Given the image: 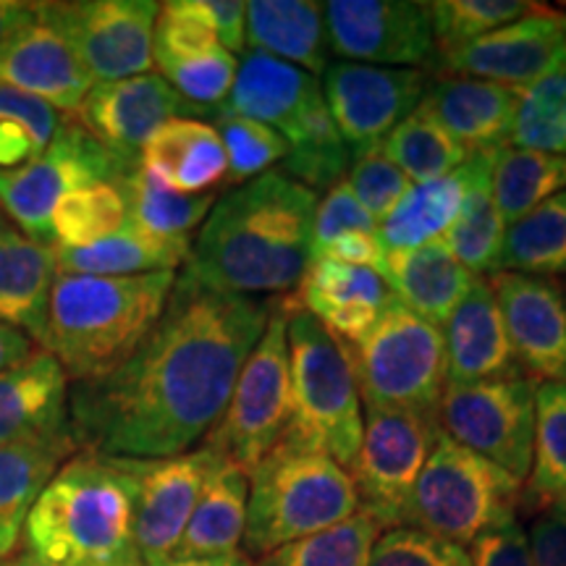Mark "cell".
<instances>
[{
    "label": "cell",
    "mask_w": 566,
    "mask_h": 566,
    "mask_svg": "<svg viewBox=\"0 0 566 566\" xmlns=\"http://www.w3.org/2000/svg\"><path fill=\"white\" fill-rule=\"evenodd\" d=\"M273 302L221 294L176 275L166 313L116 370L69 384L76 449L118 459L187 454L223 420Z\"/></svg>",
    "instance_id": "1"
},
{
    "label": "cell",
    "mask_w": 566,
    "mask_h": 566,
    "mask_svg": "<svg viewBox=\"0 0 566 566\" xmlns=\"http://www.w3.org/2000/svg\"><path fill=\"white\" fill-rule=\"evenodd\" d=\"M317 195L283 171L239 184L192 239L184 275L221 294H292L313 263Z\"/></svg>",
    "instance_id": "2"
},
{
    "label": "cell",
    "mask_w": 566,
    "mask_h": 566,
    "mask_svg": "<svg viewBox=\"0 0 566 566\" xmlns=\"http://www.w3.org/2000/svg\"><path fill=\"white\" fill-rule=\"evenodd\" d=\"M134 512V459L80 451L40 493L24 541L48 566H142Z\"/></svg>",
    "instance_id": "3"
},
{
    "label": "cell",
    "mask_w": 566,
    "mask_h": 566,
    "mask_svg": "<svg viewBox=\"0 0 566 566\" xmlns=\"http://www.w3.org/2000/svg\"><path fill=\"white\" fill-rule=\"evenodd\" d=\"M174 283V271L124 279L59 273L48 304L42 352L61 365L69 384L103 378L150 336L166 313Z\"/></svg>",
    "instance_id": "4"
},
{
    "label": "cell",
    "mask_w": 566,
    "mask_h": 566,
    "mask_svg": "<svg viewBox=\"0 0 566 566\" xmlns=\"http://www.w3.org/2000/svg\"><path fill=\"white\" fill-rule=\"evenodd\" d=\"M218 111L271 126L289 145L283 174L317 195L328 192L349 174L352 153L338 134L317 76L273 59L247 51L237 80Z\"/></svg>",
    "instance_id": "5"
},
{
    "label": "cell",
    "mask_w": 566,
    "mask_h": 566,
    "mask_svg": "<svg viewBox=\"0 0 566 566\" xmlns=\"http://www.w3.org/2000/svg\"><path fill=\"white\" fill-rule=\"evenodd\" d=\"M244 554L265 558L359 512L357 485L321 451L275 446L250 472Z\"/></svg>",
    "instance_id": "6"
},
{
    "label": "cell",
    "mask_w": 566,
    "mask_h": 566,
    "mask_svg": "<svg viewBox=\"0 0 566 566\" xmlns=\"http://www.w3.org/2000/svg\"><path fill=\"white\" fill-rule=\"evenodd\" d=\"M292 420L281 446L321 451L352 470L365 433V409L346 346L294 304L289 315Z\"/></svg>",
    "instance_id": "7"
},
{
    "label": "cell",
    "mask_w": 566,
    "mask_h": 566,
    "mask_svg": "<svg viewBox=\"0 0 566 566\" xmlns=\"http://www.w3.org/2000/svg\"><path fill=\"white\" fill-rule=\"evenodd\" d=\"M522 488V480L443 433L409 499L405 527L472 546L480 535L516 520Z\"/></svg>",
    "instance_id": "8"
},
{
    "label": "cell",
    "mask_w": 566,
    "mask_h": 566,
    "mask_svg": "<svg viewBox=\"0 0 566 566\" xmlns=\"http://www.w3.org/2000/svg\"><path fill=\"white\" fill-rule=\"evenodd\" d=\"M346 352L365 409L438 412L449 384L446 344L438 325L422 321L391 296L370 334L346 346Z\"/></svg>",
    "instance_id": "9"
},
{
    "label": "cell",
    "mask_w": 566,
    "mask_h": 566,
    "mask_svg": "<svg viewBox=\"0 0 566 566\" xmlns=\"http://www.w3.org/2000/svg\"><path fill=\"white\" fill-rule=\"evenodd\" d=\"M292 310V296L273 302L263 336L239 373L223 420L208 436L218 451H223L247 472L281 443L292 420V370H289L286 336Z\"/></svg>",
    "instance_id": "10"
},
{
    "label": "cell",
    "mask_w": 566,
    "mask_h": 566,
    "mask_svg": "<svg viewBox=\"0 0 566 566\" xmlns=\"http://www.w3.org/2000/svg\"><path fill=\"white\" fill-rule=\"evenodd\" d=\"M443 436L438 412L365 409V433L349 475L359 506L384 530L405 527L420 472Z\"/></svg>",
    "instance_id": "11"
},
{
    "label": "cell",
    "mask_w": 566,
    "mask_h": 566,
    "mask_svg": "<svg viewBox=\"0 0 566 566\" xmlns=\"http://www.w3.org/2000/svg\"><path fill=\"white\" fill-rule=\"evenodd\" d=\"M535 388L527 375L446 386L438 420L451 441L525 483L533 467Z\"/></svg>",
    "instance_id": "12"
},
{
    "label": "cell",
    "mask_w": 566,
    "mask_h": 566,
    "mask_svg": "<svg viewBox=\"0 0 566 566\" xmlns=\"http://www.w3.org/2000/svg\"><path fill=\"white\" fill-rule=\"evenodd\" d=\"M132 168L97 142L76 118L63 116L48 150L30 168L0 181V210L19 231L53 244L51 212L61 197L92 181H118Z\"/></svg>",
    "instance_id": "13"
},
{
    "label": "cell",
    "mask_w": 566,
    "mask_h": 566,
    "mask_svg": "<svg viewBox=\"0 0 566 566\" xmlns=\"http://www.w3.org/2000/svg\"><path fill=\"white\" fill-rule=\"evenodd\" d=\"M158 11L153 0L38 3L40 19L69 42L95 84L150 74Z\"/></svg>",
    "instance_id": "14"
},
{
    "label": "cell",
    "mask_w": 566,
    "mask_h": 566,
    "mask_svg": "<svg viewBox=\"0 0 566 566\" xmlns=\"http://www.w3.org/2000/svg\"><path fill=\"white\" fill-rule=\"evenodd\" d=\"M331 53L352 63L422 69L438 74L430 6L415 0H331L323 3Z\"/></svg>",
    "instance_id": "15"
},
{
    "label": "cell",
    "mask_w": 566,
    "mask_h": 566,
    "mask_svg": "<svg viewBox=\"0 0 566 566\" xmlns=\"http://www.w3.org/2000/svg\"><path fill=\"white\" fill-rule=\"evenodd\" d=\"M430 80L422 69L331 61L323 74V97L352 158L380 150L394 126L422 103Z\"/></svg>",
    "instance_id": "16"
},
{
    "label": "cell",
    "mask_w": 566,
    "mask_h": 566,
    "mask_svg": "<svg viewBox=\"0 0 566 566\" xmlns=\"http://www.w3.org/2000/svg\"><path fill=\"white\" fill-rule=\"evenodd\" d=\"M566 69V13L541 6L438 59V74L472 76L522 90Z\"/></svg>",
    "instance_id": "17"
},
{
    "label": "cell",
    "mask_w": 566,
    "mask_h": 566,
    "mask_svg": "<svg viewBox=\"0 0 566 566\" xmlns=\"http://www.w3.org/2000/svg\"><path fill=\"white\" fill-rule=\"evenodd\" d=\"M223 457V451L205 441L179 457L134 459V472H137L134 537H137L142 566L174 556L202 488Z\"/></svg>",
    "instance_id": "18"
},
{
    "label": "cell",
    "mask_w": 566,
    "mask_h": 566,
    "mask_svg": "<svg viewBox=\"0 0 566 566\" xmlns=\"http://www.w3.org/2000/svg\"><path fill=\"white\" fill-rule=\"evenodd\" d=\"M202 108L187 103L160 74H139L129 80L97 82L84 97L76 118L105 150L126 166H139L147 139L171 118H197Z\"/></svg>",
    "instance_id": "19"
},
{
    "label": "cell",
    "mask_w": 566,
    "mask_h": 566,
    "mask_svg": "<svg viewBox=\"0 0 566 566\" xmlns=\"http://www.w3.org/2000/svg\"><path fill=\"white\" fill-rule=\"evenodd\" d=\"M491 286L522 375L566 384V292L556 281L501 271Z\"/></svg>",
    "instance_id": "20"
},
{
    "label": "cell",
    "mask_w": 566,
    "mask_h": 566,
    "mask_svg": "<svg viewBox=\"0 0 566 566\" xmlns=\"http://www.w3.org/2000/svg\"><path fill=\"white\" fill-rule=\"evenodd\" d=\"M0 87H9L53 105L63 116H76L95 87L71 45L40 19L0 48Z\"/></svg>",
    "instance_id": "21"
},
{
    "label": "cell",
    "mask_w": 566,
    "mask_h": 566,
    "mask_svg": "<svg viewBox=\"0 0 566 566\" xmlns=\"http://www.w3.org/2000/svg\"><path fill=\"white\" fill-rule=\"evenodd\" d=\"M294 294L304 313L346 346L370 334L394 296L384 275L328 258L310 263Z\"/></svg>",
    "instance_id": "22"
},
{
    "label": "cell",
    "mask_w": 566,
    "mask_h": 566,
    "mask_svg": "<svg viewBox=\"0 0 566 566\" xmlns=\"http://www.w3.org/2000/svg\"><path fill=\"white\" fill-rule=\"evenodd\" d=\"M446 367L449 384L467 386L522 375L509 344L499 300L488 279H478L446 321Z\"/></svg>",
    "instance_id": "23"
},
{
    "label": "cell",
    "mask_w": 566,
    "mask_h": 566,
    "mask_svg": "<svg viewBox=\"0 0 566 566\" xmlns=\"http://www.w3.org/2000/svg\"><path fill=\"white\" fill-rule=\"evenodd\" d=\"M520 90L472 76H433L424 92V108L467 153H495L509 147Z\"/></svg>",
    "instance_id": "24"
},
{
    "label": "cell",
    "mask_w": 566,
    "mask_h": 566,
    "mask_svg": "<svg viewBox=\"0 0 566 566\" xmlns=\"http://www.w3.org/2000/svg\"><path fill=\"white\" fill-rule=\"evenodd\" d=\"M76 451L71 430L0 446V562L17 554L40 493Z\"/></svg>",
    "instance_id": "25"
},
{
    "label": "cell",
    "mask_w": 566,
    "mask_h": 566,
    "mask_svg": "<svg viewBox=\"0 0 566 566\" xmlns=\"http://www.w3.org/2000/svg\"><path fill=\"white\" fill-rule=\"evenodd\" d=\"M69 430V378L48 352L0 375V446Z\"/></svg>",
    "instance_id": "26"
},
{
    "label": "cell",
    "mask_w": 566,
    "mask_h": 566,
    "mask_svg": "<svg viewBox=\"0 0 566 566\" xmlns=\"http://www.w3.org/2000/svg\"><path fill=\"white\" fill-rule=\"evenodd\" d=\"M139 168L179 195H210L226 181L229 160L210 122L171 118L142 147Z\"/></svg>",
    "instance_id": "27"
},
{
    "label": "cell",
    "mask_w": 566,
    "mask_h": 566,
    "mask_svg": "<svg viewBox=\"0 0 566 566\" xmlns=\"http://www.w3.org/2000/svg\"><path fill=\"white\" fill-rule=\"evenodd\" d=\"M55 244L38 242L17 226L0 231V323L42 344L53 281Z\"/></svg>",
    "instance_id": "28"
},
{
    "label": "cell",
    "mask_w": 566,
    "mask_h": 566,
    "mask_svg": "<svg viewBox=\"0 0 566 566\" xmlns=\"http://www.w3.org/2000/svg\"><path fill=\"white\" fill-rule=\"evenodd\" d=\"M247 45L313 76L331 66L323 3L315 0H252L247 3Z\"/></svg>",
    "instance_id": "29"
},
{
    "label": "cell",
    "mask_w": 566,
    "mask_h": 566,
    "mask_svg": "<svg viewBox=\"0 0 566 566\" xmlns=\"http://www.w3.org/2000/svg\"><path fill=\"white\" fill-rule=\"evenodd\" d=\"M384 281L394 300L433 325H446L462 296L470 292L478 275H472L446 250L443 239L409 252L386 254Z\"/></svg>",
    "instance_id": "30"
},
{
    "label": "cell",
    "mask_w": 566,
    "mask_h": 566,
    "mask_svg": "<svg viewBox=\"0 0 566 566\" xmlns=\"http://www.w3.org/2000/svg\"><path fill=\"white\" fill-rule=\"evenodd\" d=\"M250 475L229 457L218 462L205 483L174 558L223 556L239 551L247 530Z\"/></svg>",
    "instance_id": "31"
},
{
    "label": "cell",
    "mask_w": 566,
    "mask_h": 566,
    "mask_svg": "<svg viewBox=\"0 0 566 566\" xmlns=\"http://www.w3.org/2000/svg\"><path fill=\"white\" fill-rule=\"evenodd\" d=\"M495 153H472L464 160V205L457 223L443 237L446 250L478 279H485V275L491 279V275L501 273V252H504L506 223L495 208L491 189Z\"/></svg>",
    "instance_id": "32"
},
{
    "label": "cell",
    "mask_w": 566,
    "mask_h": 566,
    "mask_svg": "<svg viewBox=\"0 0 566 566\" xmlns=\"http://www.w3.org/2000/svg\"><path fill=\"white\" fill-rule=\"evenodd\" d=\"M192 252V239L184 242H163L124 226L113 237L90 247H55L59 273L69 275H101V279H124V275L163 273L187 265Z\"/></svg>",
    "instance_id": "33"
},
{
    "label": "cell",
    "mask_w": 566,
    "mask_h": 566,
    "mask_svg": "<svg viewBox=\"0 0 566 566\" xmlns=\"http://www.w3.org/2000/svg\"><path fill=\"white\" fill-rule=\"evenodd\" d=\"M462 166L454 174L441 176L436 181L412 184V189L378 226V237L384 242L386 254L417 250V247L438 242L449 233L459 212H462L467 195V176Z\"/></svg>",
    "instance_id": "34"
},
{
    "label": "cell",
    "mask_w": 566,
    "mask_h": 566,
    "mask_svg": "<svg viewBox=\"0 0 566 566\" xmlns=\"http://www.w3.org/2000/svg\"><path fill=\"white\" fill-rule=\"evenodd\" d=\"M126 205V226L163 242L192 239L208 212L216 205V195H179L160 184L142 168H132L116 181Z\"/></svg>",
    "instance_id": "35"
},
{
    "label": "cell",
    "mask_w": 566,
    "mask_h": 566,
    "mask_svg": "<svg viewBox=\"0 0 566 566\" xmlns=\"http://www.w3.org/2000/svg\"><path fill=\"white\" fill-rule=\"evenodd\" d=\"M566 495V384H537L533 467L522 488L530 512H546Z\"/></svg>",
    "instance_id": "36"
},
{
    "label": "cell",
    "mask_w": 566,
    "mask_h": 566,
    "mask_svg": "<svg viewBox=\"0 0 566 566\" xmlns=\"http://www.w3.org/2000/svg\"><path fill=\"white\" fill-rule=\"evenodd\" d=\"M491 189L501 218L512 226L537 205L566 192V155L501 147L493 160Z\"/></svg>",
    "instance_id": "37"
},
{
    "label": "cell",
    "mask_w": 566,
    "mask_h": 566,
    "mask_svg": "<svg viewBox=\"0 0 566 566\" xmlns=\"http://www.w3.org/2000/svg\"><path fill=\"white\" fill-rule=\"evenodd\" d=\"M501 271L548 281L566 275V192L506 226Z\"/></svg>",
    "instance_id": "38"
},
{
    "label": "cell",
    "mask_w": 566,
    "mask_h": 566,
    "mask_svg": "<svg viewBox=\"0 0 566 566\" xmlns=\"http://www.w3.org/2000/svg\"><path fill=\"white\" fill-rule=\"evenodd\" d=\"M380 150L412 184L454 174L470 158V153L436 122L424 105H417L405 122L394 126Z\"/></svg>",
    "instance_id": "39"
},
{
    "label": "cell",
    "mask_w": 566,
    "mask_h": 566,
    "mask_svg": "<svg viewBox=\"0 0 566 566\" xmlns=\"http://www.w3.org/2000/svg\"><path fill=\"white\" fill-rule=\"evenodd\" d=\"M63 116L53 105L0 87V181L30 168L48 150Z\"/></svg>",
    "instance_id": "40"
},
{
    "label": "cell",
    "mask_w": 566,
    "mask_h": 566,
    "mask_svg": "<svg viewBox=\"0 0 566 566\" xmlns=\"http://www.w3.org/2000/svg\"><path fill=\"white\" fill-rule=\"evenodd\" d=\"M126 226V205L116 181H92L61 197L51 212L55 247H90Z\"/></svg>",
    "instance_id": "41"
},
{
    "label": "cell",
    "mask_w": 566,
    "mask_h": 566,
    "mask_svg": "<svg viewBox=\"0 0 566 566\" xmlns=\"http://www.w3.org/2000/svg\"><path fill=\"white\" fill-rule=\"evenodd\" d=\"M380 535L384 527L359 509L349 520L289 543L260 562L263 566H370L373 546Z\"/></svg>",
    "instance_id": "42"
},
{
    "label": "cell",
    "mask_w": 566,
    "mask_h": 566,
    "mask_svg": "<svg viewBox=\"0 0 566 566\" xmlns=\"http://www.w3.org/2000/svg\"><path fill=\"white\" fill-rule=\"evenodd\" d=\"M509 147L566 155V69L520 90Z\"/></svg>",
    "instance_id": "43"
},
{
    "label": "cell",
    "mask_w": 566,
    "mask_h": 566,
    "mask_svg": "<svg viewBox=\"0 0 566 566\" xmlns=\"http://www.w3.org/2000/svg\"><path fill=\"white\" fill-rule=\"evenodd\" d=\"M428 6L438 59L541 9L525 0H438Z\"/></svg>",
    "instance_id": "44"
},
{
    "label": "cell",
    "mask_w": 566,
    "mask_h": 566,
    "mask_svg": "<svg viewBox=\"0 0 566 566\" xmlns=\"http://www.w3.org/2000/svg\"><path fill=\"white\" fill-rule=\"evenodd\" d=\"M216 113L212 126H216L218 137L223 142L226 160H229L226 181L247 184L271 171L275 163L286 160L289 145L271 126L252 122V118L233 116V113Z\"/></svg>",
    "instance_id": "45"
},
{
    "label": "cell",
    "mask_w": 566,
    "mask_h": 566,
    "mask_svg": "<svg viewBox=\"0 0 566 566\" xmlns=\"http://www.w3.org/2000/svg\"><path fill=\"white\" fill-rule=\"evenodd\" d=\"M155 66L184 101L212 113L229 97L239 61L226 48H216V51L192 55V59L155 61Z\"/></svg>",
    "instance_id": "46"
},
{
    "label": "cell",
    "mask_w": 566,
    "mask_h": 566,
    "mask_svg": "<svg viewBox=\"0 0 566 566\" xmlns=\"http://www.w3.org/2000/svg\"><path fill=\"white\" fill-rule=\"evenodd\" d=\"M370 566H472L470 551L417 527H391L375 541Z\"/></svg>",
    "instance_id": "47"
},
{
    "label": "cell",
    "mask_w": 566,
    "mask_h": 566,
    "mask_svg": "<svg viewBox=\"0 0 566 566\" xmlns=\"http://www.w3.org/2000/svg\"><path fill=\"white\" fill-rule=\"evenodd\" d=\"M344 181L349 184L354 197L363 202V208L370 212L378 226L412 189V181L386 158L384 150H370L352 158L349 176Z\"/></svg>",
    "instance_id": "48"
},
{
    "label": "cell",
    "mask_w": 566,
    "mask_h": 566,
    "mask_svg": "<svg viewBox=\"0 0 566 566\" xmlns=\"http://www.w3.org/2000/svg\"><path fill=\"white\" fill-rule=\"evenodd\" d=\"M349 231H378V221L354 197L349 184L338 181L317 202L313 223V260L331 242Z\"/></svg>",
    "instance_id": "49"
},
{
    "label": "cell",
    "mask_w": 566,
    "mask_h": 566,
    "mask_svg": "<svg viewBox=\"0 0 566 566\" xmlns=\"http://www.w3.org/2000/svg\"><path fill=\"white\" fill-rule=\"evenodd\" d=\"M472 566H533L530 554L527 530L520 520L506 522V525L480 535L472 543Z\"/></svg>",
    "instance_id": "50"
},
{
    "label": "cell",
    "mask_w": 566,
    "mask_h": 566,
    "mask_svg": "<svg viewBox=\"0 0 566 566\" xmlns=\"http://www.w3.org/2000/svg\"><path fill=\"white\" fill-rule=\"evenodd\" d=\"M527 541L533 566H566V514L554 506L537 514Z\"/></svg>",
    "instance_id": "51"
},
{
    "label": "cell",
    "mask_w": 566,
    "mask_h": 566,
    "mask_svg": "<svg viewBox=\"0 0 566 566\" xmlns=\"http://www.w3.org/2000/svg\"><path fill=\"white\" fill-rule=\"evenodd\" d=\"M317 258H328L346 265L367 268V271H375L378 275H384L386 271V250H384V242H380L378 231L344 233V237H338L336 242L325 247Z\"/></svg>",
    "instance_id": "52"
},
{
    "label": "cell",
    "mask_w": 566,
    "mask_h": 566,
    "mask_svg": "<svg viewBox=\"0 0 566 566\" xmlns=\"http://www.w3.org/2000/svg\"><path fill=\"white\" fill-rule=\"evenodd\" d=\"M205 17L229 53L247 48V3L242 0H200Z\"/></svg>",
    "instance_id": "53"
},
{
    "label": "cell",
    "mask_w": 566,
    "mask_h": 566,
    "mask_svg": "<svg viewBox=\"0 0 566 566\" xmlns=\"http://www.w3.org/2000/svg\"><path fill=\"white\" fill-rule=\"evenodd\" d=\"M38 21V3L0 0V48Z\"/></svg>",
    "instance_id": "54"
},
{
    "label": "cell",
    "mask_w": 566,
    "mask_h": 566,
    "mask_svg": "<svg viewBox=\"0 0 566 566\" xmlns=\"http://www.w3.org/2000/svg\"><path fill=\"white\" fill-rule=\"evenodd\" d=\"M34 352L38 349H34V342L30 336L11 328V325L0 323V375L27 363Z\"/></svg>",
    "instance_id": "55"
},
{
    "label": "cell",
    "mask_w": 566,
    "mask_h": 566,
    "mask_svg": "<svg viewBox=\"0 0 566 566\" xmlns=\"http://www.w3.org/2000/svg\"><path fill=\"white\" fill-rule=\"evenodd\" d=\"M150 566H252V558L244 551H233L223 556H200V558H163Z\"/></svg>",
    "instance_id": "56"
},
{
    "label": "cell",
    "mask_w": 566,
    "mask_h": 566,
    "mask_svg": "<svg viewBox=\"0 0 566 566\" xmlns=\"http://www.w3.org/2000/svg\"><path fill=\"white\" fill-rule=\"evenodd\" d=\"M9 566H48V564L40 562V558H34V556L30 554V556L19 558V562H13V564H9Z\"/></svg>",
    "instance_id": "57"
},
{
    "label": "cell",
    "mask_w": 566,
    "mask_h": 566,
    "mask_svg": "<svg viewBox=\"0 0 566 566\" xmlns=\"http://www.w3.org/2000/svg\"><path fill=\"white\" fill-rule=\"evenodd\" d=\"M551 509V506H548ZM554 509H558V512H562V514H566V495H562V499H558L556 501V504H554Z\"/></svg>",
    "instance_id": "58"
},
{
    "label": "cell",
    "mask_w": 566,
    "mask_h": 566,
    "mask_svg": "<svg viewBox=\"0 0 566 566\" xmlns=\"http://www.w3.org/2000/svg\"><path fill=\"white\" fill-rule=\"evenodd\" d=\"M11 221H9V218H6V212L3 210H0V231H3L6 229V226H9Z\"/></svg>",
    "instance_id": "59"
},
{
    "label": "cell",
    "mask_w": 566,
    "mask_h": 566,
    "mask_svg": "<svg viewBox=\"0 0 566 566\" xmlns=\"http://www.w3.org/2000/svg\"><path fill=\"white\" fill-rule=\"evenodd\" d=\"M252 566H263V562H258V564H252Z\"/></svg>",
    "instance_id": "60"
}]
</instances>
